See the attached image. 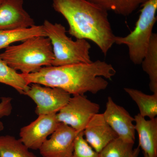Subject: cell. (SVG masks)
Returning <instances> with one entry per match:
<instances>
[{
	"instance_id": "1",
	"label": "cell",
	"mask_w": 157,
	"mask_h": 157,
	"mask_svg": "<svg viewBox=\"0 0 157 157\" xmlns=\"http://www.w3.org/2000/svg\"><path fill=\"white\" fill-rule=\"evenodd\" d=\"M116 73L112 65L98 60L90 63L43 67L36 73H21L27 84L37 83L63 90L70 95L97 94L106 89Z\"/></svg>"
},
{
	"instance_id": "2",
	"label": "cell",
	"mask_w": 157,
	"mask_h": 157,
	"mask_svg": "<svg viewBox=\"0 0 157 157\" xmlns=\"http://www.w3.org/2000/svg\"><path fill=\"white\" fill-rule=\"evenodd\" d=\"M52 1L53 9L67 21L69 33L76 39L92 41L106 56L116 37L108 11L88 0Z\"/></svg>"
},
{
	"instance_id": "3",
	"label": "cell",
	"mask_w": 157,
	"mask_h": 157,
	"mask_svg": "<svg viewBox=\"0 0 157 157\" xmlns=\"http://www.w3.org/2000/svg\"><path fill=\"white\" fill-rule=\"evenodd\" d=\"M0 58L15 71L25 74L52 66L54 59L50 39L43 36L32 37L20 45L8 46L0 54Z\"/></svg>"
},
{
	"instance_id": "4",
	"label": "cell",
	"mask_w": 157,
	"mask_h": 157,
	"mask_svg": "<svg viewBox=\"0 0 157 157\" xmlns=\"http://www.w3.org/2000/svg\"><path fill=\"white\" fill-rule=\"evenodd\" d=\"M46 37L50 39L54 54L52 66H66L92 63L90 55L91 45L87 40L73 41L67 36L66 28L61 24L45 20L43 25Z\"/></svg>"
},
{
	"instance_id": "5",
	"label": "cell",
	"mask_w": 157,
	"mask_h": 157,
	"mask_svg": "<svg viewBox=\"0 0 157 157\" xmlns=\"http://www.w3.org/2000/svg\"><path fill=\"white\" fill-rule=\"evenodd\" d=\"M141 6L134 30L125 36H116L115 39L116 44L128 47L130 60L136 65L141 64L146 55L157 21V0H148Z\"/></svg>"
},
{
	"instance_id": "6",
	"label": "cell",
	"mask_w": 157,
	"mask_h": 157,
	"mask_svg": "<svg viewBox=\"0 0 157 157\" xmlns=\"http://www.w3.org/2000/svg\"><path fill=\"white\" fill-rule=\"evenodd\" d=\"M100 109L99 104L90 101L84 95H74L56 113L57 119L59 122L71 127L78 134L83 132Z\"/></svg>"
},
{
	"instance_id": "7",
	"label": "cell",
	"mask_w": 157,
	"mask_h": 157,
	"mask_svg": "<svg viewBox=\"0 0 157 157\" xmlns=\"http://www.w3.org/2000/svg\"><path fill=\"white\" fill-rule=\"evenodd\" d=\"M36 104L35 112L38 116L57 113L67 104L71 95L58 88L33 83L26 92Z\"/></svg>"
},
{
	"instance_id": "8",
	"label": "cell",
	"mask_w": 157,
	"mask_h": 157,
	"mask_svg": "<svg viewBox=\"0 0 157 157\" xmlns=\"http://www.w3.org/2000/svg\"><path fill=\"white\" fill-rule=\"evenodd\" d=\"M76 131L60 123L55 131L39 149L43 157H71L74 151Z\"/></svg>"
},
{
	"instance_id": "9",
	"label": "cell",
	"mask_w": 157,
	"mask_h": 157,
	"mask_svg": "<svg viewBox=\"0 0 157 157\" xmlns=\"http://www.w3.org/2000/svg\"><path fill=\"white\" fill-rule=\"evenodd\" d=\"M38 116L36 120L21 128L20 132V140L29 149L39 150L60 123L56 113Z\"/></svg>"
},
{
	"instance_id": "10",
	"label": "cell",
	"mask_w": 157,
	"mask_h": 157,
	"mask_svg": "<svg viewBox=\"0 0 157 157\" xmlns=\"http://www.w3.org/2000/svg\"><path fill=\"white\" fill-rule=\"evenodd\" d=\"M103 114L118 137L129 143L135 144L136 131L133 124L135 119L125 108L116 104L111 97H108Z\"/></svg>"
},
{
	"instance_id": "11",
	"label": "cell",
	"mask_w": 157,
	"mask_h": 157,
	"mask_svg": "<svg viewBox=\"0 0 157 157\" xmlns=\"http://www.w3.org/2000/svg\"><path fill=\"white\" fill-rule=\"evenodd\" d=\"M23 0H3L0 4V30L25 29L35 21L23 7Z\"/></svg>"
},
{
	"instance_id": "12",
	"label": "cell",
	"mask_w": 157,
	"mask_h": 157,
	"mask_svg": "<svg viewBox=\"0 0 157 157\" xmlns=\"http://www.w3.org/2000/svg\"><path fill=\"white\" fill-rule=\"evenodd\" d=\"M85 139L97 152L117 137L115 132L107 123L103 113H98L90 120L83 131Z\"/></svg>"
},
{
	"instance_id": "13",
	"label": "cell",
	"mask_w": 157,
	"mask_h": 157,
	"mask_svg": "<svg viewBox=\"0 0 157 157\" xmlns=\"http://www.w3.org/2000/svg\"><path fill=\"white\" fill-rule=\"evenodd\" d=\"M139 147L149 157H157V118L146 120L139 113L134 117Z\"/></svg>"
},
{
	"instance_id": "14",
	"label": "cell",
	"mask_w": 157,
	"mask_h": 157,
	"mask_svg": "<svg viewBox=\"0 0 157 157\" xmlns=\"http://www.w3.org/2000/svg\"><path fill=\"white\" fill-rule=\"evenodd\" d=\"M46 36L42 25L16 29L0 30V50L6 48L14 42L25 41L35 36Z\"/></svg>"
},
{
	"instance_id": "15",
	"label": "cell",
	"mask_w": 157,
	"mask_h": 157,
	"mask_svg": "<svg viewBox=\"0 0 157 157\" xmlns=\"http://www.w3.org/2000/svg\"><path fill=\"white\" fill-rule=\"evenodd\" d=\"M144 71L148 75L149 88L157 94V35L153 33L145 56L141 62Z\"/></svg>"
},
{
	"instance_id": "16",
	"label": "cell",
	"mask_w": 157,
	"mask_h": 157,
	"mask_svg": "<svg viewBox=\"0 0 157 157\" xmlns=\"http://www.w3.org/2000/svg\"><path fill=\"white\" fill-rule=\"evenodd\" d=\"M126 92L131 97L140 111L139 113L144 117L155 118L157 115V94L148 95L135 89L124 88Z\"/></svg>"
},
{
	"instance_id": "17",
	"label": "cell",
	"mask_w": 157,
	"mask_h": 157,
	"mask_svg": "<svg viewBox=\"0 0 157 157\" xmlns=\"http://www.w3.org/2000/svg\"><path fill=\"white\" fill-rule=\"evenodd\" d=\"M1 157H37L21 142L11 135L0 136Z\"/></svg>"
},
{
	"instance_id": "18",
	"label": "cell",
	"mask_w": 157,
	"mask_h": 157,
	"mask_svg": "<svg viewBox=\"0 0 157 157\" xmlns=\"http://www.w3.org/2000/svg\"><path fill=\"white\" fill-rule=\"evenodd\" d=\"M101 6L107 11L128 16L148 0H88Z\"/></svg>"
},
{
	"instance_id": "19",
	"label": "cell",
	"mask_w": 157,
	"mask_h": 157,
	"mask_svg": "<svg viewBox=\"0 0 157 157\" xmlns=\"http://www.w3.org/2000/svg\"><path fill=\"white\" fill-rule=\"evenodd\" d=\"M0 83L9 86L21 94H25L29 86L27 84L21 73L9 67L0 58Z\"/></svg>"
},
{
	"instance_id": "20",
	"label": "cell",
	"mask_w": 157,
	"mask_h": 157,
	"mask_svg": "<svg viewBox=\"0 0 157 157\" xmlns=\"http://www.w3.org/2000/svg\"><path fill=\"white\" fill-rule=\"evenodd\" d=\"M134 144L117 137L109 142L100 153V157H131Z\"/></svg>"
},
{
	"instance_id": "21",
	"label": "cell",
	"mask_w": 157,
	"mask_h": 157,
	"mask_svg": "<svg viewBox=\"0 0 157 157\" xmlns=\"http://www.w3.org/2000/svg\"><path fill=\"white\" fill-rule=\"evenodd\" d=\"M71 157H100L98 153L92 148L85 139L83 132L76 136L74 151Z\"/></svg>"
},
{
	"instance_id": "22",
	"label": "cell",
	"mask_w": 157,
	"mask_h": 157,
	"mask_svg": "<svg viewBox=\"0 0 157 157\" xmlns=\"http://www.w3.org/2000/svg\"><path fill=\"white\" fill-rule=\"evenodd\" d=\"M11 99L10 98H2L0 102V117L8 116L11 113L12 110ZM4 126L2 122L0 121V132L4 130Z\"/></svg>"
},
{
	"instance_id": "23",
	"label": "cell",
	"mask_w": 157,
	"mask_h": 157,
	"mask_svg": "<svg viewBox=\"0 0 157 157\" xmlns=\"http://www.w3.org/2000/svg\"><path fill=\"white\" fill-rule=\"evenodd\" d=\"M140 147L139 146L137 147L135 149L133 150V153L131 157H137L140 153Z\"/></svg>"
},
{
	"instance_id": "24",
	"label": "cell",
	"mask_w": 157,
	"mask_h": 157,
	"mask_svg": "<svg viewBox=\"0 0 157 157\" xmlns=\"http://www.w3.org/2000/svg\"><path fill=\"white\" fill-rule=\"evenodd\" d=\"M144 157H149L146 154L144 153Z\"/></svg>"
},
{
	"instance_id": "25",
	"label": "cell",
	"mask_w": 157,
	"mask_h": 157,
	"mask_svg": "<svg viewBox=\"0 0 157 157\" xmlns=\"http://www.w3.org/2000/svg\"><path fill=\"white\" fill-rule=\"evenodd\" d=\"M3 0H0V4L3 2Z\"/></svg>"
},
{
	"instance_id": "26",
	"label": "cell",
	"mask_w": 157,
	"mask_h": 157,
	"mask_svg": "<svg viewBox=\"0 0 157 157\" xmlns=\"http://www.w3.org/2000/svg\"><path fill=\"white\" fill-rule=\"evenodd\" d=\"M0 157H1V156H0Z\"/></svg>"
}]
</instances>
